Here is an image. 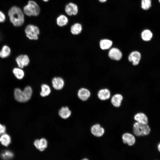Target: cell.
<instances>
[{
    "mask_svg": "<svg viewBox=\"0 0 160 160\" xmlns=\"http://www.w3.org/2000/svg\"><path fill=\"white\" fill-rule=\"evenodd\" d=\"M141 58L140 53L137 51H134L131 52L129 55V61L131 62L134 65H138Z\"/></svg>",
    "mask_w": 160,
    "mask_h": 160,
    "instance_id": "obj_8",
    "label": "cell"
},
{
    "mask_svg": "<svg viewBox=\"0 0 160 160\" xmlns=\"http://www.w3.org/2000/svg\"><path fill=\"white\" fill-rule=\"evenodd\" d=\"M151 129L148 125L135 122L132 126V132L137 137L144 136L148 135L150 133Z\"/></svg>",
    "mask_w": 160,
    "mask_h": 160,
    "instance_id": "obj_3",
    "label": "cell"
},
{
    "mask_svg": "<svg viewBox=\"0 0 160 160\" xmlns=\"http://www.w3.org/2000/svg\"><path fill=\"white\" fill-rule=\"evenodd\" d=\"M8 15L11 23L15 26L22 25L24 21L23 13L19 7L14 6L9 10Z\"/></svg>",
    "mask_w": 160,
    "mask_h": 160,
    "instance_id": "obj_1",
    "label": "cell"
},
{
    "mask_svg": "<svg viewBox=\"0 0 160 160\" xmlns=\"http://www.w3.org/2000/svg\"><path fill=\"white\" fill-rule=\"evenodd\" d=\"M123 100V97L121 94H116L113 95L111 98V103L113 106L118 108L121 106Z\"/></svg>",
    "mask_w": 160,
    "mask_h": 160,
    "instance_id": "obj_10",
    "label": "cell"
},
{
    "mask_svg": "<svg viewBox=\"0 0 160 160\" xmlns=\"http://www.w3.org/2000/svg\"><path fill=\"white\" fill-rule=\"evenodd\" d=\"M151 0H141V7L143 10H147L151 6Z\"/></svg>",
    "mask_w": 160,
    "mask_h": 160,
    "instance_id": "obj_27",
    "label": "cell"
},
{
    "mask_svg": "<svg viewBox=\"0 0 160 160\" xmlns=\"http://www.w3.org/2000/svg\"><path fill=\"white\" fill-rule=\"evenodd\" d=\"M68 20L67 17L64 15H61L57 19V23L58 25L63 26L68 23Z\"/></svg>",
    "mask_w": 160,
    "mask_h": 160,
    "instance_id": "obj_24",
    "label": "cell"
},
{
    "mask_svg": "<svg viewBox=\"0 0 160 160\" xmlns=\"http://www.w3.org/2000/svg\"><path fill=\"white\" fill-rule=\"evenodd\" d=\"M159 2L160 3V0H158Z\"/></svg>",
    "mask_w": 160,
    "mask_h": 160,
    "instance_id": "obj_35",
    "label": "cell"
},
{
    "mask_svg": "<svg viewBox=\"0 0 160 160\" xmlns=\"http://www.w3.org/2000/svg\"><path fill=\"white\" fill-rule=\"evenodd\" d=\"M1 156L3 159L8 160L12 159L14 156V154L9 150H6L2 152Z\"/></svg>",
    "mask_w": 160,
    "mask_h": 160,
    "instance_id": "obj_26",
    "label": "cell"
},
{
    "mask_svg": "<svg viewBox=\"0 0 160 160\" xmlns=\"http://www.w3.org/2000/svg\"><path fill=\"white\" fill-rule=\"evenodd\" d=\"M32 89L30 86L25 87L22 91L20 88H16L14 90V97L17 101L25 102L29 100L32 95Z\"/></svg>",
    "mask_w": 160,
    "mask_h": 160,
    "instance_id": "obj_2",
    "label": "cell"
},
{
    "mask_svg": "<svg viewBox=\"0 0 160 160\" xmlns=\"http://www.w3.org/2000/svg\"><path fill=\"white\" fill-rule=\"evenodd\" d=\"M82 160H89L88 159H84Z\"/></svg>",
    "mask_w": 160,
    "mask_h": 160,
    "instance_id": "obj_34",
    "label": "cell"
},
{
    "mask_svg": "<svg viewBox=\"0 0 160 160\" xmlns=\"http://www.w3.org/2000/svg\"><path fill=\"white\" fill-rule=\"evenodd\" d=\"M65 11L69 15H76L78 12V7L76 4L70 3L66 5Z\"/></svg>",
    "mask_w": 160,
    "mask_h": 160,
    "instance_id": "obj_15",
    "label": "cell"
},
{
    "mask_svg": "<svg viewBox=\"0 0 160 160\" xmlns=\"http://www.w3.org/2000/svg\"><path fill=\"white\" fill-rule=\"evenodd\" d=\"M16 61L19 67L23 68L28 65L30 60L27 55H21L16 57Z\"/></svg>",
    "mask_w": 160,
    "mask_h": 160,
    "instance_id": "obj_6",
    "label": "cell"
},
{
    "mask_svg": "<svg viewBox=\"0 0 160 160\" xmlns=\"http://www.w3.org/2000/svg\"><path fill=\"white\" fill-rule=\"evenodd\" d=\"M52 82L53 87L57 90L61 89L64 86V80L60 77H54L52 79Z\"/></svg>",
    "mask_w": 160,
    "mask_h": 160,
    "instance_id": "obj_11",
    "label": "cell"
},
{
    "mask_svg": "<svg viewBox=\"0 0 160 160\" xmlns=\"http://www.w3.org/2000/svg\"><path fill=\"white\" fill-rule=\"evenodd\" d=\"M141 36L143 40L147 41L151 40L153 34L152 32L150 30L146 29L142 31Z\"/></svg>",
    "mask_w": 160,
    "mask_h": 160,
    "instance_id": "obj_18",
    "label": "cell"
},
{
    "mask_svg": "<svg viewBox=\"0 0 160 160\" xmlns=\"http://www.w3.org/2000/svg\"><path fill=\"white\" fill-rule=\"evenodd\" d=\"M43 1H45V2H47V1H49V0H43Z\"/></svg>",
    "mask_w": 160,
    "mask_h": 160,
    "instance_id": "obj_33",
    "label": "cell"
},
{
    "mask_svg": "<svg viewBox=\"0 0 160 160\" xmlns=\"http://www.w3.org/2000/svg\"><path fill=\"white\" fill-rule=\"evenodd\" d=\"M47 142L44 138H42L39 140V150L40 151H44L47 147Z\"/></svg>",
    "mask_w": 160,
    "mask_h": 160,
    "instance_id": "obj_28",
    "label": "cell"
},
{
    "mask_svg": "<svg viewBox=\"0 0 160 160\" xmlns=\"http://www.w3.org/2000/svg\"><path fill=\"white\" fill-rule=\"evenodd\" d=\"M11 52L10 48L7 45H4L0 51V57L2 58H5L9 56Z\"/></svg>",
    "mask_w": 160,
    "mask_h": 160,
    "instance_id": "obj_23",
    "label": "cell"
},
{
    "mask_svg": "<svg viewBox=\"0 0 160 160\" xmlns=\"http://www.w3.org/2000/svg\"><path fill=\"white\" fill-rule=\"evenodd\" d=\"M59 116L64 119L68 118L71 114V111L67 107H62L59 110L58 112Z\"/></svg>",
    "mask_w": 160,
    "mask_h": 160,
    "instance_id": "obj_17",
    "label": "cell"
},
{
    "mask_svg": "<svg viewBox=\"0 0 160 160\" xmlns=\"http://www.w3.org/2000/svg\"><path fill=\"white\" fill-rule=\"evenodd\" d=\"M23 11L28 16H36L39 14L40 9L36 2L33 1H29L28 4L24 7Z\"/></svg>",
    "mask_w": 160,
    "mask_h": 160,
    "instance_id": "obj_4",
    "label": "cell"
},
{
    "mask_svg": "<svg viewBox=\"0 0 160 160\" xmlns=\"http://www.w3.org/2000/svg\"></svg>",
    "mask_w": 160,
    "mask_h": 160,
    "instance_id": "obj_36",
    "label": "cell"
},
{
    "mask_svg": "<svg viewBox=\"0 0 160 160\" xmlns=\"http://www.w3.org/2000/svg\"><path fill=\"white\" fill-rule=\"evenodd\" d=\"M25 32L26 35L36 34L38 35L40 31L37 27L32 25H29L25 28Z\"/></svg>",
    "mask_w": 160,
    "mask_h": 160,
    "instance_id": "obj_16",
    "label": "cell"
},
{
    "mask_svg": "<svg viewBox=\"0 0 160 160\" xmlns=\"http://www.w3.org/2000/svg\"><path fill=\"white\" fill-rule=\"evenodd\" d=\"M123 143L131 146L135 143L136 140L135 137L131 133L129 132L124 133L122 136Z\"/></svg>",
    "mask_w": 160,
    "mask_h": 160,
    "instance_id": "obj_7",
    "label": "cell"
},
{
    "mask_svg": "<svg viewBox=\"0 0 160 160\" xmlns=\"http://www.w3.org/2000/svg\"><path fill=\"white\" fill-rule=\"evenodd\" d=\"M90 131L92 134L96 137L102 136L105 133V129L99 124L93 125L91 127Z\"/></svg>",
    "mask_w": 160,
    "mask_h": 160,
    "instance_id": "obj_5",
    "label": "cell"
},
{
    "mask_svg": "<svg viewBox=\"0 0 160 160\" xmlns=\"http://www.w3.org/2000/svg\"><path fill=\"white\" fill-rule=\"evenodd\" d=\"M82 30L81 25L79 23H76L73 25L71 28V32L73 35H77L80 34Z\"/></svg>",
    "mask_w": 160,
    "mask_h": 160,
    "instance_id": "obj_21",
    "label": "cell"
},
{
    "mask_svg": "<svg viewBox=\"0 0 160 160\" xmlns=\"http://www.w3.org/2000/svg\"><path fill=\"white\" fill-rule=\"evenodd\" d=\"M0 142L2 145L7 146L11 142L10 136L5 133L1 135L0 137Z\"/></svg>",
    "mask_w": 160,
    "mask_h": 160,
    "instance_id": "obj_20",
    "label": "cell"
},
{
    "mask_svg": "<svg viewBox=\"0 0 160 160\" xmlns=\"http://www.w3.org/2000/svg\"><path fill=\"white\" fill-rule=\"evenodd\" d=\"M6 19V17L4 14L0 11V23L4 22Z\"/></svg>",
    "mask_w": 160,
    "mask_h": 160,
    "instance_id": "obj_29",
    "label": "cell"
},
{
    "mask_svg": "<svg viewBox=\"0 0 160 160\" xmlns=\"http://www.w3.org/2000/svg\"><path fill=\"white\" fill-rule=\"evenodd\" d=\"M108 55L111 59L119 60L121 59L122 55L121 52L119 49L113 48L109 50Z\"/></svg>",
    "mask_w": 160,
    "mask_h": 160,
    "instance_id": "obj_9",
    "label": "cell"
},
{
    "mask_svg": "<svg viewBox=\"0 0 160 160\" xmlns=\"http://www.w3.org/2000/svg\"><path fill=\"white\" fill-rule=\"evenodd\" d=\"M41 96L44 97L48 96L50 94L51 89L50 87L46 84H43L41 86Z\"/></svg>",
    "mask_w": 160,
    "mask_h": 160,
    "instance_id": "obj_22",
    "label": "cell"
},
{
    "mask_svg": "<svg viewBox=\"0 0 160 160\" xmlns=\"http://www.w3.org/2000/svg\"><path fill=\"white\" fill-rule=\"evenodd\" d=\"M98 0L100 2L102 3L105 2L107 1V0Z\"/></svg>",
    "mask_w": 160,
    "mask_h": 160,
    "instance_id": "obj_32",
    "label": "cell"
},
{
    "mask_svg": "<svg viewBox=\"0 0 160 160\" xmlns=\"http://www.w3.org/2000/svg\"><path fill=\"white\" fill-rule=\"evenodd\" d=\"M134 119L136 122L143 124H148V119L146 115L142 112L136 113L134 116Z\"/></svg>",
    "mask_w": 160,
    "mask_h": 160,
    "instance_id": "obj_14",
    "label": "cell"
},
{
    "mask_svg": "<svg viewBox=\"0 0 160 160\" xmlns=\"http://www.w3.org/2000/svg\"><path fill=\"white\" fill-rule=\"evenodd\" d=\"M6 129L5 126L0 124V135L5 133Z\"/></svg>",
    "mask_w": 160,
    "mask_h": 160,
    "instance_id": "obj_30",
    "label": "cell"
},
{
    "mask_svg": "<svg viewBox=\"0 0 160 160\" xmlns=\"http://www.w3.org/2000/svg\"><path fill=\"white\" fill-rule=\"evenodd\" d=\"M112 44V41L108 39H102L100 42V48L103 50L109 49L111 47Z\"/></svg>",
    "mask_w": 160,
    "mask_h": 160,
    "instance_id": "obj_19",
    "label": "cell"
},
{
    "mask_svg": "<svg viewBox=\"0 0 160 160\" xmlns=\"http://www.w3.org/2000/svg\"><path fill=\"white\" fill-rule=\"evenodd\" d=\"M157 148L159 151L160 152V143L158 144V145Z\"/></svg>",
    "mask_w": 160,
    "mask_h": 160,
    "instance_id": "obj_31",
    "label": "cell"
},
{
    "mask_svg": "<svg viewBox=\"0 0 160 160\" xmlns=\"http://www.w3.org/2000/svg\"><path fill=\"white\" fill-rule=\"evenodd\" d=\"M12 72L16 77L19 79H21L24 77V71L20 68H15L13 69Z\"/></svg>",
    "mask_w": 160,
    "mask_h": 160,
    "instance_id": "obj_25",
    "label": "cell"
},
{
    "mask_svg": "<svg viewBox=\"0 0 160 160\" xmlns=\"http://www.w3.org/2000/svg\"><path fill=\"white\" fill-rule=\"evenodd\" d=\"M77 95L78 97L83 101L87 100L91 95L90 91L84 88H80L78 91Z\"/></svg>",
    "mask_w": 160,
    "mask_h": 160,
    "instance_id": "obj_13",
    "label": "cell"
},
{
    "mask_svg": "<svg viewBox=\"0 0 160 160\" xmlns=\"http://www.w3.org/2000/svg\"><path fill=\"white\" fill-rule=\"evenodd\" d=\"M111 96V92L107 88L100 89L97 93L98 98L101 101H105L108 100L109 99Z\"/></svg>",
    "mask_w": 160,
    "mask_h": 160,
    "instance_id": "obj_12",
    "label": "cell"
}]
</instances>
